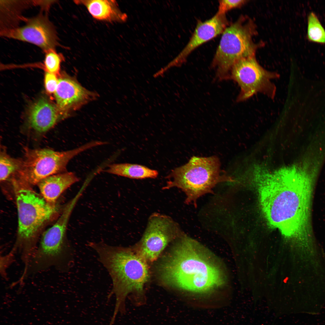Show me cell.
I'll use <instances>...</instances> for the list:
<instances>
[{
	"mask_svg": "<svg viewBox=\"0 0 325 325\" xmlns=\"http://www.w3.org/2000/svg\"><path fill=\"white\" fill-rule=\"evenodd\" d=\"M98 145L97 141H93L75 149L63 151L26 148L20 168L16 175L31 185H37L48 177L66 172L67 164L72 158Z\"/></svg>",
	"mask_w": 325,
	"mask_h": 325,
	"instance_id": "8",
	"label": "cell"
},
{
	"mask_svg": "<svg viewBox=\"0 0 325 325\" xmlns=\"http://www.w3.org/2000/svg\"><path fill=\"white\" fill-rule=\"evenodd\" d=\"M279 76L277 73L263 68L254 56L242 58L236 62L231 69L230 79L237 82L240 88L237 100L239 102L258 93L273 99L276 88L271 81Z\"/></svg>",
	"mask_w": 325,
	"mask_h": 325,
	"instance_id": "9",
	"label": "cell"
},
{
	"mask_svg": "<svg viewBox=\"0 0 325 325\" xmlns=\"http://www.w3.org/2000/svg\"><path fill=\"white\" fill-rule=\"evenodd\" d=\"M307 38L311 42L325 45V30L313 12L310 13L308 17Z\"/></svg>",
	"mask_w": 325,
	"mask_h": 325,
	"instance_id": "20",
	"label": "cell"
},
{
	"mask_svg": "<svg viewBox=\"0 0 325 325\" xmlns=\"http://www.w3.org/2000/svg\"><path fill=\"white\" fill-rule=\"evenodd\" d=\"M77 4L84 5L92 16L99 20L121 21L125 16L118 9L113 0H81L75 1Z\"/></svg>",
	"mask_w": 325,
	"mask_h": 325,
	"instance_id": "16",
	"label": "cell"
},
{
	"mask_svg": "<svg viewBox=\"0 0 325 325\" xmlns=\"http://www.w3.org/2000/svg\"><path fill=\"white\" fill-rule=\"evenodd\" d=\"M213 256L199 243L182 235L161 265L162 279L178 289L203 294L225 283L223 270Z\"/></svg>",
	"mask_w": 325,
	"mask_h": 325,
	"instance_id": "2",
	"label": "cell"
},
{
	"mask_svg": "<svg viewBox=\"0 0 325 325\" xmlns=\"http://www.w3.org/2000/svg\"><path fill=\"white\" fill-rule=\"evenodd\" d=\"M246 2L243 0H221L219 1L218 10L217 13L224 14L228 11L240 7Z\"/></svg>",
	"mask_w": 325,
	"mask_h": 325,
	"instance_id": "23",
	"label": "cell"
},
{
	"mask_svg": "<svg viewBox=\"0 0 325 325\" xmlns=\"http://www.w3.org/2000/svg\"><path fill=\"white\" fill-rule=\"evenodd\" d=\"M58 108L47 99L41 98L30 108L27 124L31 133L38 135L45 134L60 119Z\"/></svg>",
	"mask_w": 325,
	"mask_h": 325,
	"instance_id": "13",
	"label": "cell"
},
{
	"mask_svg": "<svg viewBox=\"0 0 325 325\" xmlns=\"http://www.w3.org/2000/svg\"><path fill=\"white\" fill-rule=\"evenodd\" d=\"M79 181V178L74 172H66L48 177L37 185L40 194L45 200L50 204L55 206L60 195Z\"/></svg>",
	"mask_w": 325,
	"mask_h": 325,
	"instance_id": "15",
	"label": "cell"
},
{
	"mask_svg": "<svg viewBox=\"0 0 325 325\" xmlns=\"http://www.w3.org/2000/svg\"><path fill=\"white\" fill-rule=\"evenodd\" d=\"M180 229L169 217L157 213L152 214L136 252L147 262L154 261L169 243L183 234Z\"/></svg>",
	"mask_w": 325,
	"mask_h": 325,
	"instance_id": "10",
	"label": "cell"
},
{
	"mask_svg": "<svg viewBox=\"0 0 325 325\" xmlns=\"http://www.w3.org/2000/svg\"><path fill=\"white\" fill-rule=\"evenodd\" d=\"M22 26L1 30V35L33 44L44 52L55 49L58 44L55 27L45 15L40 14L36 17L24 18Z\"/></svg>",
	"mask_w": 325,
	"mask_h": 325,
	"instance_id": "11",
	"label": "cell"
},
{
	"mask_svg": "<svg viewBox=\"0 0 325 325\" xmlns=\"http://www.w3.org/2000/svg\"><path fill=\"white\" fill-rule=\"evenodd\" d=\"M257 185L261 208L269 225L286 237L308 241L311 231V180L281 175L264 178Z\"/></svg>",
	"mask_w": 325,
	"mask_h": 325,
	"instance_id": "1",
	"label": "cell"
},
{
	"mask_svg": "<svg viewBox=\"0 0 325 325\" xmlns=\"http://www.w3.org/2000/svg\"><path fill=\"white\" fill-rule=\"evenodd\" d=\"M11 178L17 208L18 229L13 247L28 266L37 247L42 228L57 214L59 207L48 203L31 185L17 175Z\"/></svg>",
	"mask_w": 325,
	"mask_h": 325,
	"instance_id": "4",
	"label": "cell"
},
{
	"mask_svg": "<svg viewBox=\"0 0 325 325\" xmlns=\"http://www.w3.org/2000/svg\"><path fill=\"white\" fill-rule=\"evenodd\" d=\"M227 23L225 14L217 13L211 18L199 22L186 47L168 65L169 67L181 65L196 48L223 32Z\"/></svg>",
	"mask_w": 325,
	"mask_h": 325,
	"instance_id": "12",
	"label": "cell"
},
{
	"mask_svg": "<svg viewBox=\"0 0 325 325\" xmlns=\"http://www.w3.org/2000/svg\"><path fill=\"white\" fill-rule=\"evenodd\" d=\"M167 178L163 189L176 187L181 189L186 195L185 203H193L195 206L197 200L213 193L217 184L233 181L230 177L221 175L219 159L215 156H193L184 165L172 170Z\"/></svg>",
	"mask_w": 325,
	"mask_h": 325,
	"instance_id": "5",
	"label": "cell"
},
{
	"mask_svg": "<svg viewBox=\"0 0 325 325\" xmlns=\"http://www.w3.org/2000/svg\"><path fill=\"white\" fill-rule=\"evenodd\" d=\"M22 159L10 156L2 147L0 153V180L4 181L17 174L20 169Z\"/></svg>",
	"mask_w": 325,
	"mask_h": 325,
	"instance_id": "19",
	"label": "cell"
},
{
	"mask_svg": "<svg viewBox=\"0 0 325 325\" xmlns=\"http://www.w3.org/2000/svg\"><path fill=\"white\" fill-rule=\"evenodd\" d=\"M58 79L57 76L46 72L44 83L46 91L49 94H54L56 89Z\"/></svg>",
	"mask_w": 325,
	"mask_h": 325,
	"instance_id": "24",
	"label": "cell"
},
{
	"mask_svg": "<svg viewBox=\"0 0 325 325\" xmlns=\"http://www.w3.org/2000/svg\"><path fill=\"white\" fill-rule=\"evenodd\" d=\"M54 94L57 108L61 111L75 109L92 97L91 93L74 80L67 77L58 79Z\"/></svg>",
	"mask_w": 325,
	"mask_h": 325,
	"instance_id": "14",
	"label": "cell"
},
{
	"mask_svg": "<svg viewBox=\"0 0 325 325\" xmlns=\"http://www.w3.org/2000/svg\"><path fill=\"white\" fill-rule=\"evenodd\" d=\"M15 250L13 248L8 254L0 257V274L2 277L7 279V270L12 264L14 259Z\"/></svg>",
	"mask_w": 325,
	"mask_h": 325,
	"instance_id": "22",
	"label": "cell"
},
{
	"mask_svg": "<svg viewBox=\"0 0 325 325\" xmlns=\"http://www.w3.org/2000/svg\"><path fill=\"white\" fill-rule=\"evenodd\" d=\"M2 26L1 30L16 27L19 20L23 19L21 14L23 9L31 4L33 1H0Z\"/></svg>",
	"mask_w": 325,
	"mask_h": 325,
	"instance_id": "17",
	"label": "cell"
},
{
	"mask_svg": "<svg viewBox=\"0 0 325 325\" xmlns=\"http://www.w3.org/2000/svg\"><path fill=\"white\" fill-rule=\"evenodd\" d=\"M240 19L223 32L212 65L219 80L230 79L234 65L244 58L254 57L256 46L252 37L255 29L252 23Z\"/></svg>",
	"mask_w": 325,
	"mask_h": 325,
	"instance_id": "7",
	"label": "cell"
},
{
	"mask_svg": "<svg viewBox=\"0 0 325 325\" xmlns=\"http://www.w3.org/2000/svg\"><path fill=\"white\" fill-rule=\"evenodd\" d=\"M105 172L130 178L143 179L154 178L158 175V171L141 165L128 163L110 165Z\"/></svg>",
	"mask_w": 325,
	"mask_h": 325,
	"instance_id": "18",
	"label": "cell"
},
{
	"mask_svg": "<svg viewBox=\"0 0 325 325\" xmlns=\"http://www.w3.org/2000/svg\"><path fill=\"white\" fill-rule=\"evenodd\" d=\"M45 52L44 67L46 72L59 75L60 64L63 60V56L57 53L55 49H50Z\"/></svg>",
	"mask_w": 325,
	"mask_h": 325,
	"instance_id": "21",
	"label": "cell"
},
{
	"mask_svg": "<svg viewBox=\"0 0 325 325\" xmlns=\"http://www.w3.org/2000/svg\"><path fill=\"white\" fill-rule=\"evenodd\" d=\"M78 200L74 197L63 209L56 222L42 234L30 261L32 268L42 272L51 267L66 271L71 264L73 250L67 242L66 232L72 211Z\"/></svg>",
	"mask_w": 325,
	"mask_h": 325,
	"instance_id": "6",
	"label": "cell"
},
{
	"mask_svg": "<svg viewBox=\"0 0 325 325\" xmlns=\"http://www.w3.org/2000/svg\"><path fill=\"white\" fill-rule=\"evenodd\" d=\"M89 246L96 252L112 279L113 288L108 296L113 295L116 297L113 313H125L126 298L130 294L135 305L144 304V287L149 277L147 262L128 248L102 242H91Z\"/></svg>",
	"mask_w": 325,
	"mask_h": 325,
	"instance_id": "3",
	"label": "cell"
}]
</instances>
